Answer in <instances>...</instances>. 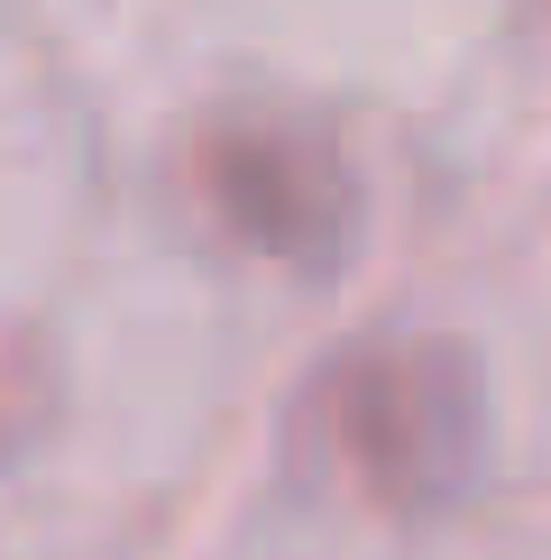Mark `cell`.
<instances>
[{"label": "cell", "mask_w": 551, "mask_h": 560, "mask_svg": "<svg viewBox=\"0 0 551 560\" xmlns=\"http://www.w3.org/2000/svg\"><path fill=\"white\" fill-rule=\"evenodd\" d=\"M331 432L340 459L367 478L386 505H442L469 487L488 451V395L478 359L459 340H386L359 349L331 377Z\"/></svg>", "instance_id": "1"}, {"label": "cell", "mask_w": 551, "mask_h": 560, "mask_svg": "<svg viewBox=\"0 0 551 560\" xmlns=\"http://www.w3.org/2000/svg\"><path fill=\"white\" fill-rule=\"evenodd\" d=\"M202 194L221 202V221L267 258H313L340 230V166L294 129H230L202 148Z\"/></svg>", "instance_id": "2"}]
</instances>
